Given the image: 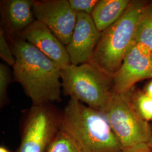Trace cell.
I'll use <instances>...</instances> for the list:
<instances>
[{"label": "cell", "instance_id": "obj_1", "mask_svg": "<svg viewBox=\"0 0 152 152\" xmlns=\"http://www.w3.org/2000/svg\"><path fill=\"white\" fill-rule=\"evenodd\" d=\"M9 38L15 58L14 79L31 99L32 105L59 102L62 88L60 67L18 36Z\"/></svg>", "mask_w": 152, "mask_h": 152}, {"label": "cell", "instance_id": "obj_2", "mask_svg": "<svg viewBox=\"0 0 152 152\" xmlns=\"http://www.w3.org/2000/svg\"><path fill=\"white\" fill-rule=\"evenodd\" d=\"M60 128L84 152H122V148L103 112L70 98L61 113Z\"/></svg>", "mask_w": 152, "mask_h": 152}, {"label": "cell", "instance_id": "obj_3", "mask_svg": "<svg viewBox=\"0 0 152 152\" xmlns=\"http://www.w3.org/2000/svg\"><path fill=\"white\" fill-rule=\"evenodd\" d=\"M148 2L131 0L122 16L102 33L92 62L110 76L119 69L135 41L139 22Z\"/></svg>", "mask_w": 152, "mask_h": 152}, {"label": "cell", "instance_id": "obj_4", "mask_svg": "<svg viewBox=\"0 0 152 152\" xmlns=\"http://www.w3.org/2000/svg\"><path fill=\"white\" fill-rule=\"evenodd\" d=\"M64 95L103 112L113 96V76L92 62L61 69Z\"/></svg>", "mask_w": 152, "mask_h": 152}, {"label": "cell", "instance_id": "obj_5", "mask_svg": "<svg viewBox=\"0 0 152 152\" xmlns=\"http://www.w3.org/2000/svg\"><path fill=\"white\" fill-rule=\"evenodd\" d=\"M104 113L122 150L148 142L151 125L136 112L127 95L114 93Z\"/></svg>", "mask_w": 152, "mask_h": 152}, {"label": "cell", "instance_id": "obj_6", "mask_svg": "<svg viewBox=\"0 0 152 152\" xmlns=\"http://www.w3.org/2000/svg\"><path fill=\"white\" fill-rule=\"evenodd\" d=\"M60 124L61 113L52 103L32 105L25 115L16 152H46Z\"/></svg>", "mask_w": 152, "mask_h": 152}, {"label": "cell", "instance_id": "obj_7", "mask_svg": "<svg viewBox=\"0 0 152 152\" xmlns=\"http://www.w3.org/2000/svg\"><path fill=\"white\" fill-rule=\"evenodd\" d=\"M146 79H152V51L135 41L113 76V92L127 94L137 82Z\"/></svg>", "mask_w": 152, "mask_h": 152}, {"label": "cell", "instance_id": "obj_8", "mask_svg": "<svg viewBox=\"0 0 152 152\" xmlns=\"http://www.w3.org/2000/svg\"><path fill=\"white\" fill-rule=\"evenodd\" d=\"M32 7L36 20L44 24L66 46L77 19L68 0H33Z\"/></svg>", "mask_w": 152, "mask_h": 152}, {"label": "cell", "instance_id": "obj_9", "mask_svg": "<svg viewBox=\"0 0 152 152\" xmlns=\"http://www.w3.org/2000/svg\"><path fill=\"white\" fill-rule=\"evenodd\" d=\"M101 35L91 15L77 12L76 26L69 42L65 46L71 64L92 62Z\"/></svg>", "mask_w": 152, "mask_h": 152}, {"label": "cell", "instance_id": "obj_10", "mask_svg": "<svg viewBox=\"0 0 152 152\" xmlns=\"http://www.w3.org/2000/svg\"><path fill=\"white\" fill-rule=\"evenodd\" d=\"M18 36L38 49L61 69L71 64L65 45L42 23L36 20Z\"/></svg>", "mask_w": 152, "mask_h": 152}, {"label": "cell", "instance_id": "obj_11", "mask_svg": "<svg viewBox=\"0 0 152 152\" xmlns=\"http://www.w3.org/2000/svg\"><path fill=\"white\" fill-rule=\"evenodd\" d=\"M2 21L9 36L18 35L36 20L31 0L1 1Z\"/></svg>", "mask_w": 152, "mask_h": 152}, {"label": "cell", "instance_id": "obj_12", "mask_svg": "<svg viewBox=\"0 0 152 152\" xmlns=\"http://www.w3.org/2000/svg\"><path fill=\"white\" fill-rule=\"evenodd\" d=\"M131 0H98L91 17L100 32L117 22L127 9Z\"/></svg>", "mask_w": 152, "mask_h": 152}, {"label": "cell", "instance_id": "obj_13", "mask_svg": "<svg viewBox=\"0 0 152 152\" xmlns=\"http://www.w3.org/2000/svg\"><path fill=\"white\" fill-rule=\"evenodd\" d=\"M135 41L145 45L152 52V1H149L141 15Z\"/></svg>", "mask_w": 152, "mask_h": 152}, {"label": "cell", "instance_id": "obj_14", "mask_svg": "<svg viewBox=\"0 0 152 152\" xmlns=\"http://www.w3.org/2000/svg\"><path fill=\"white\" fill-rule=\"evenodd\" d=\"M133 108L143 120L152 121V98L143 90H134L126 94Z\"/></svg>", "mask_w": 152, "mask_h": 152}, {"label": "cell", "instance_id": "obj_15", "mask_svg": "<svg viewBox=\"0 0 152 152\" xmlns=\"http://www.w3.org/2000/svg\"><path fill=\"white\" fill-rule=\"evenodd\" d=\"M46 152H84L75 140L60 128Z\"/></svg>", "mask_w": 152, "mask_h": 152}, {"label": "cell", "instance_id": "obj_16", "mask_svg": "<svg viewBox=\"0 0 152 152\" xmlns=\"http://www.w3.org/2000/svg\"><path fill=\"white\" fill-rule=\"evenodd\" d=\"M11 71L7 65L0 64V106L3 107L7 103L8 88L11 83Z\"/></svg>", "mask_w": 152, "mask_h": 152}, {"label": "cell", "instance_id": "obj_17", "mask_svg": "<svg viewBox=\"0 0 152 152\" xmlns=\"http://www.w3.org/2000/svg\"><path fill=\"white\" fill-rule=\"evenodd\" d=\"M0 57L8 65L13 67L15 64V56L6 39L5 32L2 28L0 29Z\"/></svg>", "mask_w": 152, "mask_h": 152}, {"label": "cell", "instance_id": "obj_18", "mask_svg": "<svg viewBox=\"0 0 152 152\" xmlns=\"http://www.w3.org/2000/svg\"><path fill=\"white\" fill-rule=\"evenodd\" d=\"M72 9L76 12L91 15L98 0H68Z\"/></svg>", "mask_w": 152, "mask_h": 152}, {"label": "cell", "instance_id": "obj_19", "mask_svg": "<svg viewBox=\"0 0 152 152\" xmlns=\"http://www.w3.org/2000/svg\"><path fill=\"white\" fill-rule=\"evenodd\" d=\"M122 152H152V149L147 143H141L130 148L122 150Z\"/></svg>", "mask_w": 152, "mask_h": 152}, {"label": "cell", "instance_id": "obj_20", "mask_svg": "<svg viewBox=\"0 0 152 152\" xmlns=\"http://www.w3.org/2000/svg\"><path fill=\"white\" fill-rule=\"evenodd\" d=\"M142 90L149 96L152 98V79L147 83Z\"/></svg>", "mask_w": 152, "mask_h": 152}, {"label": "cell", "instance_id": "obj_21", "mask_svg": "<svg viewBox=\"0 0 152 152\" xmlns=\"http://www.w3.org/2000/svg\"><path fill=\"white\" fill-rule=\"evenodd\" d=\"M147 144L152 149V125H151V136H150L149 139V140L148 141Z\"/></svg>", "mask_w": 152, "mask_h": 152}, {"label": "cell", "instance_id": "obj_22", "mask_svg": "<svg viewBox=\"0 0 152 152\" xmlns=\"http://www.w3.org/2000/svg\"><path fill=\"white\" fill-rule=\"evenodd\" d=\"M0 152H11L5 147L1 146L0 147Z\"/></svg>", "mask_w": 152, "mask_h": 152}]
</instances>
